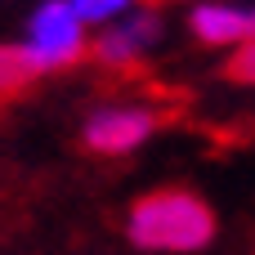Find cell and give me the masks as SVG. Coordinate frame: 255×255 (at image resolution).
Listing matches in <instances>:
<instances>
[{"label": "cell", "mask_w": 255, "mask_h": 255, "mask_svg": "<svg viewBox=\"0 0 255 255\" xmlns=\"http://www.w3.org/2000/svg\"><path fill=\"white\" fill-rule=\"evenodd\" d=\"M126 233L139 251H161V255H188L211 247L215 238V211L188 193V188H157L143 193L130 206Z\"/></svg>", "instance_id": "obj_1"}, {"label": "cell", "mask_w": 255, "mask_h": 255, "mask_svg": "<svg viewBox=\"0 0 255 255\" xmlns=\"http://www.w3.org/2000/svg\"><path fill=\"white\" fill-rule=\"evenodd\" d=\"M18 45L27 49V58L36 63L40 76L81 63L85 49H90V40H85V22L72 13L67 0H45V4L31 13V22H27V40H18Z\"/></svg>", "instance_id": "obj_2"}, {"label": "cell", "mask_w": 255, "mask_h": 255, "mask_svg": "<svg viewBox=\"0 0 255 255\" xmlns=\"http://www.w3.org/2000/svg\"><path fill=\"white\" fill-rule=\"evenodd\" d=\"M157 112L152 108H134V103H121V108H99L85 130H81V143L99 157H126L134 152L152 130H157Z\"/></svg>", "instance_id": "obj_3"}, {"label": "cell", "mask_w": 255, "mask_h": 255, "mask_svg": "<svg viewBox=\"0 0 255 255\" xmlns=\"http://www.w3.org/2000/svg\"><path fill=\"white\" fill-rule=\"evenodd\" d=\"M188 27L202 45H242L251 40V27H247V4H220V0H206L188 13Z\"/></svg>", "instance_id": "obj_4"}, {"label": "cell", "mask_w": 255, "mask_h": 255, "mask_svg": "<svg viewBox=\"0 0 255 255\" xmlns=\"http://www.w3.org/2000/svg\"><path fill=\"white\" fill-rule=\"evenodd\" d=\"M36 76L40 72H36V63L27 58L22 45H0V103L13 99V94H22Z\"/></svg>", "instance_id": "obj_5"}, {"label": "cell", "mask_w": 255, "mask_h": 255, "mask_svg": "<svg viewBox=\"0 0 255 255\" xmlns=\"http://www.w3.org/2000/svg\"><path fill=\"white\" fill-rule=\"evenodd\" d=\"M90 54H94V63H103V67H134L143 49H139L121 27H112V31H103V36L90 45Z\"/></svg>", "instance_id": "obj_6"}, {"label": "cell", "mask_w": 255, "mask_h": 255, "mask_svg": "<svg viewBox=\"0 0 255 255\" xmlns=\"http://www.w3.org/2000/svg\"><path fill=\"white\" fill-rule=\"evenodd\" d=\"M67 4H72V13H76L81 22H108V18L126 13L134 0H67Z\"/></svg>", "instance_id": "obj_7"}, {"label": "cell", "mask_w": 255, "mask_h": 255, "mask_svg": "<svg viewBox=\"0 0 255 255\" xmlns=\"http://www.w3.org/2000/svg\"><path fill=\"white\" fill-rule=\"evenodd\" d=\"M224 76L238 81V85H255V40L233 45V54H229V63H224Z\"/></svg>", "instance_id": "obj_8"}, {"label": "cell", "mask_w": 255, "mask_h": 255, "mask_svg": "<svg viewBox=\"0 0 255 255\" xmlns=\"http://www.w3.org/2000/svg\"><path fill=\"white\" fill-rule=\"evenodd\" d=\"M121 31L143 49V45H152V40L161 36V18H157V13H148V9H139V13H130V18H126V27H121Z\"/></svg>", "instance_id": "obj_9"}, {"label": "cell", "mask_w": 255, "mask_h": 255, "mask_svg": "<svg viewBox=\"0 0 255 255\" xmlns=\"http://www.w3.org/2000/svg\"><path fill=\"white\" fill-rule=\"evenodd\" d=\"M247 27H251V40H255V4H247Z\"/></svg>", "instance_id": "obj_10"}]
</instances>
